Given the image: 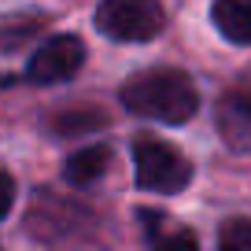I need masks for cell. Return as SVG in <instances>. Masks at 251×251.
I'll return each mask as SVG.
<instances>
[{
  "instance_id": "cell-1",
  "label": "cell",
  "mask_w": 251,
  "mask_h": 251,
  "mask_svg": "<svg viewBox=\"0 0 251 251\" xmlns=\"http://www.w3.org/2000/svg\"><path fill=\"white\" fill-rule=\"evenodd\" d=\"M122 107L141 118H155L166 126H181L200 111V93L185 71L155 67V71L133 74L122 85Z\"/></svg>"
},
{
  "instance_id": "cell-2",
  "label": "cell",
  "mask_w": 251,
  "mask_h": 251,
  "mask_svg": "<svg viewBox=\"0 0 251 251\" xmlns=\"http://www.w3.org/2000/svg\"><path fill=\"white\" fill-rule=\"evenodd\" d=\"M133 163H137V185L148 192H159V196H174L192 181V163L151 133L133 137Z\"/></svg>"
},
{
  "instance_id": "cell-3",
  "label": "cell",
  "mask_w": 251,
  "mask_h": 251,
  "mask_svg": "<svg viewBox=\"0 0 251 251\" xmlns=\"http://www.w3.org/2000/svg\"><path fill=\"white\" fill-rule=\"evenodd\" d=\"M96 26L111 41H151L163 33L166 11L159 0H100Z\"/></svg>"
},
{
  "instance_id": "cell-4",
  "label": "cell",
  "mask_w": 251,
  "mask_h": 251,
  "mask_svg": "<svg viewBox=\"0 0 251 251\" xmlns=\"http://www.w3.org/2000/svg\"><path fill=\"white\" fill-rule=\"evenodd\" d=\"M85 63V45H81L74 33H55L48 37L37 52L26 63V78L33 85H55V81H67L81 71Z\"/></svg>"
},
{
  "instance_id": "cell-5",
  "label": "cell",
  "mask_w": 251,
  "mask_h": 251,
  "mask_svg": "<svg viewBox=\"0 0 251 251\" xmlns=\"http://www.w3.org/2000/svg\"><path fill=\"white\" fill-rule=\"evenodd\" d=\"M218 129L229 148H251V103L240 93L218 103Z\"/></svg>"
},
{
  "instance_id": "cell-6",
  "label": "cell",
  "mask_w": 251,
  "mask_h": 251,
  "mask_svg": "<svg viewBox=\"0 0 251 251\" xmlns=\"http://www.w3.org/2000/svg\"><path fill=\"white\" fill-rule=\"evenodd\" d=\"M211 19L233 45H251V0H214Z\"/></svg>"
},
{
  "instance_id": "cell-7",
  "label": "cell",
  "mask_w": 251,
  "mask_h": 251,
  "mask_svg": "<svg viewBox=\"0 0 251 251\" xmlns=\"http://www.w3.org/2000/svg\"><path fill=\"white\" fill-rule=\"evenodd\" d=\"M111 166V148L107 144H85L81 151H74L63 166V177L71 181V185H93L107 174Z\"/></svg>"
},
{
  "instance_id": "cell-8",
  "label": "cell",
  "mask_w": 251,
  "mask_h": 251,
  "mask_svg": "<svg viewBox=\"0 0 251 251\" xmlns=\"http://www.w3.org/2000/svg\"><path fill=\"white\" fill-rule=\"evenodd\" d=\"M103 126H107V115L100 107H63L48 118V129L59 137H81L93 129H103Z\"/></svg>"
},
{
  "instance_id": "cell-9",
  "label": "cell",
  "mask_w": 251,
  "mask_h": 251,
  "mask_svg": "<svg viewBox=\"0 0 251 251\" xmlns=\"http://www.w3.org/2000/svg\"><path fill=\"white\" fill-rule=\"evenodd\" d=\"M218 251H251V218H229L218 229Z\"/></svg>"
},
{
  "instance_id": "cell-10",
  "label": "cell",
  "mask_w": 251,
  "mask_h": 251,
  "mask_svg": "<svg viewBox=\"0 0 251 251\" xmlns=\"http://www.w3.org/2000/svg\"><path fill=\"white\" fill-rule=\"evenodd\" d=\"M151 251H200V244H196L192 233L174 229V233H166V236H155V240H151Z\"/></svg>"
},
{
  "instance_id": "cell-11",
  "label": "cell",
  "mask_w": 251,
  "mask_h": 251,
  "mask_svg": "<svg viewBox=\"0 0 251 251\" xmlns=\"http://www.w3.org/2000/svg\"><path fill=\"white\" fill-rule=\"evenodd\" d=\"M11 203H15V177L8 170H0V218L11 211Z\"/></svg>"
}]
</instances>
